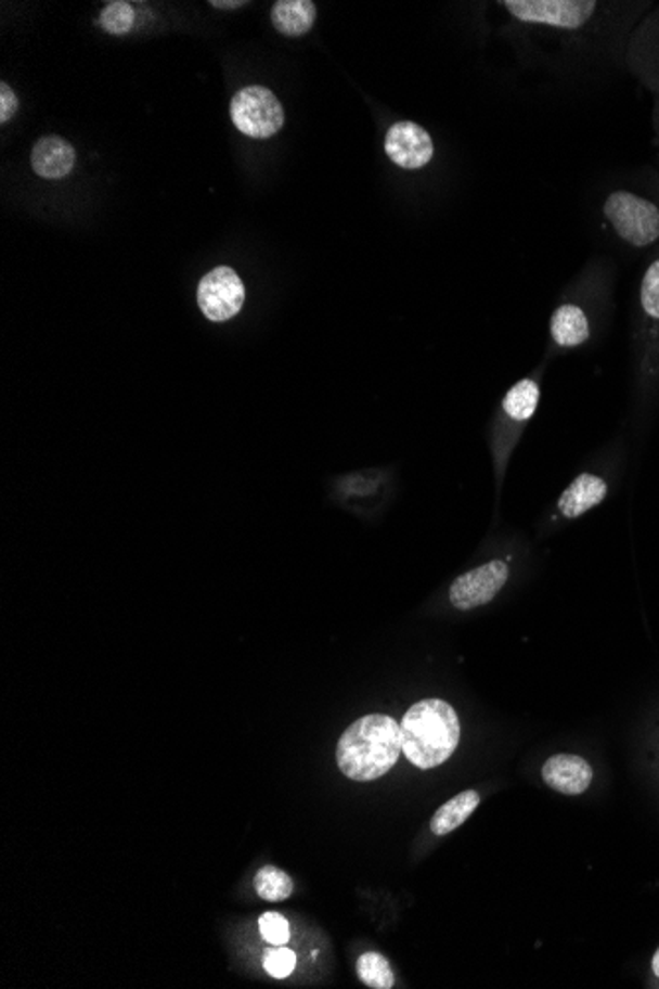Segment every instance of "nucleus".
Returning <instances> with one entry per match:
<instances>
[{
	"label": "nucleus",
	"mask_w": 659,
	"mask_h": 989,
	"mask_svg": "<svg viewBox=\"0 0 659 989\" xmlns=\"http://www.w3.org/2000/svg\"><path fill=\"white\" fill-rule=\"evenodd\" d=\"M297 966V956L293 950H288L285 946H276L275 950H269L264 954V969L276 979L286 978L293 974V969Z\"/></svg>",
	"instance_id": "19"
},
{
	"label": "nucleus",
	"mask_w": 659,
	"mask_h": 989,
	"mask_svg": "<svg viewBox=\"0 0 659 989\" xmlns=\"http://www.w3.org/2000/svg\"><path fill=\"white\" fill-rule=\"evenodd\" d=\"M16 110H18L16 93L12 91L11 86L0 84V123L11 121Z\"/></svg>",
	"instance_id": "21"
},
{
	"label": "nucleus",
	"mask_w": 659,
	"mask_h": 989,
	"mask_svg": "<svg viewBox=\"0 0 659 989\" xmlns=\"http://www.w3.org/2000/svg\"><path fill=\"white\" fill-rule=\"evenodd\" d=\"M603 216L616 237L634 249L659 243V206L630 190H612L603 204Z\"/></svg>",
	"instance_id": "3"
},
{
	"label": "nucleus",
	"mask_w": 659,
	"mask_h": 989,
	"mask_svg": "<svg viewBox=\"0 0 659 989\" xmlns=\"http://www.w3.org/2000/svg\"><path fill=\"white\" fill-rule=\"evenodd\" d=\"M543 781L553 791L579 796L583 794L593 782V769L586 760L577 755H555L543 765Z\"/></svg>",
	"instance_id": "11"
},
{
	"label": "nucleus",
	"mask_w": 659,
	"mask_h": 989,
	"mask_svg": "<svg viewBox=\"0 0 659 989\" xmlns=\"http://www.w3.org/2000/svg\"><path fill=\"white\" fill-rule=\"evenodd\" d=\"M403 753L401 727L389 715L360 717L344 731L336 747L341 772L358 782L382 779Z\"/></svg>",
	"instance_id": "1"
},
{
	"label": "nucleus",
	"mask_w": 659,
	"mask_h": 989,
	"mask_svg": "<svg viewBox=\"0 0 659 989\" xmlns=\"http://www.w3.org/2000/svg\"><path fill=\"white\" fill-rule=\"evenodd\" d=\"M541 399V372L521 377L512 385L502 397L494 423H492V447H494L495 461H507L509 452L516 447L521 437V431L528 427L529 421L538 411Z\"/></svg>",
	"instance_id": "4"
},
{
	"label": "nucleus",
	"mask_w": 659,
	"mask_h": 989,
	"mask_svg": "<svg viewBox=\"0 0 659 989\" xmlns=\"http://www.w3.org/2000/svg\"><path fill=\"white\" fill-rule=\"evenodd\" d=\"M259 930L269 945L285 946L290 938V928L285 916L279 913H264L259 919Z\"/></svg>",
	"instance_id": "20"
},
{
	"label": "nucleus",
	"mask_w": 659,
	"mask_h": 989,
	"mask_svg": "<svg viewBox=\"0 0 659 989\" xmlns=\"http://www.w3.org/2000/svg\"><path fill=\"white\" fill-rule=\"evenodd\" d=\"M255 890L263 901L281 902L293 895L295 883L283 869L267 865L255 875Z\"/></svg>",
	"instance_id": "16"
},
{
	"label": "nucleus",
	"mask_w": 659,
	"mask_h": 989,
	"mask_svg": "<svg viewBox=\"0 0 659 989\" xmlns=\"http://www.w3.org/2000/svg\"><path fill=\"white\" fill-rule=\"evenodd\" d=\"M33 168L38 177L60 180L67 177L76 166V151L62 137H42L33 149Z\"/></svg>",
	"instance_id": "12"
},
{
	"label": "nucleus",
	"mask_w": 659,
	"mask_h": 989,
	"mask_svg": "<svg viewBox=\"0 0 659 989\" xmlns=\"http://www.w3.org/2000/svg\"><path fill=\"white\" fill-rule=\"evenodd\" d=\"M245 303V286L231 267H216L199 281L198 305L206 319L225 322L233 319Z\"/></svg>",
	"instance_id": "6"
},
{
	"label": "nucleus",
	"mask_w": 659,
	"mask_h": 989,
	"mask_svg": "<svg viewBox=\"0 0 659 989\" xmlns=\"http://www.w3.org/2000/svg\"><path fill=\"white\" fill-rule=\"evenodd\" d=\"M478 806H480V794L478 792H461L458 796H454L449 802L442 804L439 810L435 812L432 820H430V832L435 836L451 834L473 815Z\"/></svg>",
	"instance_id": "15"
},
{
	"label": "nucleus",
	"mask_w": 659,
	"mask_h": 989,
	"mask_svg": "<svg viewBox=\"0 0 659 989\" xmlns=\"http://www.w3.org/2000/svg\"><path fill=\"white\" fill-rule=\"evenodd\" d=\"M658 134H659V123H658Z\"/></svg>",
	"instance_id": "24"
},
{
	"label": "nucleus",
	"mask_w": 659,
	"mask_h": 989,
	"mask_svg": "<svg viewBox=\"0 0 659 989\" xmlns=\"http://www.w3.org/2000/svg\"><path fill=\"white\" fill-rule=\"evenodd\" d=\"M509 577L506 561L495 560L464 573L451 585L449 599L458 611H473L476 606L488 605L495 594L504 589Z\"/></svg>",
	"instance_id": "8"
},
{
	"label": "nucleus",
	"mask_w": 659,
	"mask_h": 989,
	"mask_svg": "<svg viewBox=\"0 0 659 989\" xmlns=\"http://www.w3.org/2000/svg\"><path fill=\"white\" fill-rule=\"evenodd\" d=\"M628 64L646 86L659 91V12L642 24L632 38Z\"/></svg>",
	"instance_id": "10"
},
{
	"label": "nucleus",
	"mask_w": 659,
	"mask_h": 989,
	"mask_svg": "<svg viewBox=\"0 0 659 989\" xmlns=\"http://www.w3.org/2000/svg\"><path fill=\"white\" fill-rule=\"evenodd\" d=\"M403 753L417 769H435L451 759L461 741V721L442 699H423L401 719Z\"/></svg>",
	"instance_id": "2"
},
{
	"label": "nucleus",
	"mask_w": 659,
	"mask_h": 989,
	"mask_svg": "<svg viewBox=\"0 0 659 989\" xmlns=\"http://www.w3.org/2000/svg\"><path fill=\"white\" fill-rule=\"evenodd\" d=\"M100 24L105 33L122 36V34L129 33L134 24V9L129 2H122V0L109 2L101 11Z\"/></svg>",
	"instance_id": "18"
},
{
	"label": "nucleus",
	"mask_w": 659,
	"mask_h": 989,
	"mask_svg": "<svg viewBox=\"0 0 659 989\" xmlns=\"http://www.w3.org/2000/svg\"><path fill=\"white\" fill-rule=\"evenodd\" d=\"M651 969H654V974H656V976H658V978H659V948H658V952H656V954H654V962H651Z\"/></svg>",
	"instance_id": "23"
},
{
	"label": "nucleus",
	"mask_w": 659,
	"mask_h": 989,
	"mask_svg": "<svg viewBox=\"0 0 659 989\" xmlns=\"http://www.w3.org/2000/svg\"><path fill=\"white\" fill-rule=\"evenodd\" d=\"M243 4L245 2H223V0H214L211 2V7H216V9H240Z\"/></svg>",
	"instance_id": "22"
},
{
	"label": "nucleus",
	"mask_w": 659,
	"mask_h": 989,
	"mask_svg": "<svg viewBox=\"0 0 659 989\" xmlns=\"http://www.w3.org/2000/svg\"><path fill=\"white\" fill-rule=\"evenodd\" d=\"M316 4L310 0H279L271 11V21L276 33L288 38H298L310 33L316 24Z\"/></svg>",
	"instance_id": "14"
},
{
	"label": "nucleus",
	"mask_w": 659,
	"mask_h": 989,
	"mask_svg": "<svg viewBox=\"0 0 659 989\" xmlns=\"http://www.w3.org/2000/svg\"><path fill=\"white\" fill-rule=\"evenodd\" d=\"M231 121L251 139H269L283 129L285 110L271 89L249 86L233 95Z\"/></svg>",
	"instance_id": "5"
},
{
	"label": "nucleus",
	"mask_w": 659,
	"mask_h": 989,
	"mask_svg": "<svg viewBox=\"0 0 659 989\" xmlns=\"http://www.w3.org/2000/svg\"><path fill=\"white\" fill-rule=\"evenodd\" d=\"M384 149L391 165L403 170H421L435 158L430 132L415 121L393 123L385 132Z\"/></svg>",
	"instance_id": "7"
},
{
	"label": "nucleus",
	"mask_w": 659,
	"mask_h": 989,
	"mask_svg": "<svg viewBox=\"0 0 659 989\" xmlns=\"http://www.w3.org/2000/svg\"><path fill=\"white\" fill-rule=\"evenodd\" d=\"M593 334V322L586 308L577 300L559 303L550 320V336L557 350H574L589 342Z\"/></svg>",
	"instance_id": "9"
},
{
	"label": "nucleus",
	"mask_w": 659,
	"mask_h": 989,
	"mask_svg": "<svg viewBox=\"0 0 659 989\" xmlns=\"http://www.w3.org/2000/svg\"><path fill=\"white\" fill-rule=\"evenodd\" d=\"M608 486L596 474H579L571 486L560 494L559 512L565 517H581L591 508L598 506L605 500Z\"/></svg>",
	"instance_id": "13"
},
{
	"label": "nucleus",
	"mask_w": 659,
	"mask_h": 989,
	"mask_svg": "<svg viewBox=\"0 0 659 989\" xmlns=\"http://www.w3.org/2000/svg\"><path fill=\"white\" fill-rule=\"evenodd\" d=\"M358 978L363 986L372 989H391L396 984V976L387 958L377 952H365L358 960Z\"/></svg>",
	"instance_id": "17"
}]
</instances>
